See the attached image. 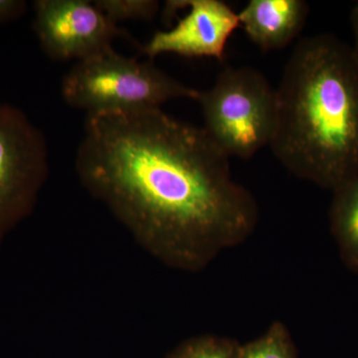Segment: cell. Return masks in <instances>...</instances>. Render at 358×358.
<instances>
[{"label": "cell", "mask_w": 358, "mask_h": 358, "mask_svg": "<svg viewBox=\"0 0 358 358\" xmlns=\"http://www.w3.org/2000/svg\"><path fill=\"white\" fill-rule=\"evenodd\" d=\"M199 92L152 61L126 57L115 49L75 63L61 84L63 100L87 115L160 109L169 101H195Z\"/></svg>", "instance_id": "cell-3"}, {"label": "cell", "mask_w": 358, "mask_h": 358, "mask_svg": "<svg viewBox=\"0 0 358 358\" xmlns=\"http://www.w3.org/2000/svg\"><path fill=\"white\" fill-rule=\"evenodd\" d=\"M238 358H298V352L288 327L278 320L262 336L240 345Z\"/></svg>", "instance_id": "cell-10"}, {"label": "cell", "mask_w": 358, "mask_h": 358, "mask_svg": "<svg viewBox=\"0 0 358 358\" xmlns=\"http://www.w3.org/2000/svg\"><path fill=\"white\" fill-rule=\"evenodd\" d=\"M240 345L234 339L202 334L179 343L164 358H238Z\"/></svg>", "instance_id": "cell-11"}, {"label": "cell", "mask_w": 358, "mask_h": 358, "mask_svg": "<svg viewBox=\"0 0 358 358\" xmlns=\"http://www.w3.org/2000/svg\"><path fill=\"white\" fill-rule=\"evenodd\" d=\"M308 14L303 0H250L238 16L250 40L270 51L288 46L303 29Z\"/></svg>", "instance_id": "cell-8"}, {"label": "cell", "mask_w": 358, "mask_h": 358, "mask_svg": "<svg viewBox=\"0 0 358 358\" xmlns=\"http://www.w3.org/2000/svg\"><path fill=\"white\" fill-rule=\"evenodd\" d=\"M352 24L353 33H355V47L352 49L353 55L358 62V2L353 7L352 13Z\"/></svg>", "instance_id": "cell-14"}, {"label": "cell", "mask_w": 358, "mask_h": 358, "mask_svg": "<svg viewBox=\"0 0 358 358\" xmlns=\"http://www.w3.org/2000/svg\"><path fill=\"white\" fill-rule=\"evenodd\" d=\"M95 4L115 24L124 21H152L159 10L155 0H96Z\"/></svg>", "instance_id": "cell-12"}, {"label": "cell", "mask_w": 358, "mask_h": 358, "mask_svg": "<svg viewBox=\"0 0 358 358\" xmlns=\"http://www.w3.org/2000/svg\"><path fill=\"white\" fill-rule=\"evenodd\" d=\"M329 223L343 263L358 273V174L334 190Z\"/></svg>", "instance_id": "cell-9"}, {"label": "cell", "mask_w": 358, "mask_h": 358, "mask_svg": "<svg viewBox=\"0 0 358 358\" xmlns=\"http://www.w3.org/2000/svg\"><path fill=\"white\" fill-rule=\"evenodd\" d=\"M27 2L23 0H0V24L20 20L27 11Z\"/></svg>", "instance_id": "cell-13"}, {"label": "cell", "mask_w": 358, "mask_h": 358, "mask_svg": "<svg viewBox=\"0 0 358 358\" xmlns=\"http://www.w3.org/2000/svg\"><path fill=\"white\" fill-rule=\"evenodd\" d=\"M229 159L202 127L152 109L87 115L75 169L150 255L199 272L258 224L255 197Z\"/></svg>", "instance_id": "cell-1"}, {"label": "cell", "mask_w": 358, "mask_h": 358, "mask_svg": "<svg viewBox=\"0 0 358 358\" xmlns=\"http://www.w3.org/2000/svg\"><path fill=\"white\" fill-rule=\"evenodd\" d=\"M187 13L173 27L155 32L141 45L143 55L162 54L223 61L231 35L240 26L239 16L220 0H183Z\"/></svg>", "instance_id": "cell-7"}, {"label": "cell", "mask_w": 358, "mask_h": 358, "mask_svg": "<svg viewBox=\"0 0 358 358\" xmlns=\"http://www.w3.org/2000/svg\"><path fill=\"white\" fill-rule=\"evenodd\" d=\"M46 136L15 106L0 105V250L34 211L49 173Z\"/></svg>", "instance_id": "cell-5"}, {"label": "cell", "mask_w": 358, "mask_h": 358, "mask_svg": "<svg viewBox=\"0 0 358 358\" xmlns=\"http://www.w3.org/2000/svg\"><path fill=\"white\" fill-rule=\"evenodd\" d=\"M33 11L40 47L54 61L81 62L113 50L115 39H131L94 1L36 0Z\"/></svg>", "instance_id": "cell-6"}, {"label": "cell", "mask_w": 358, "mask_h": 358, "mask_svg": "<svg viewBox=\"0 0 358 358\" xmlns=\"http://www.w3.org/2000/svg\"><path fill=\"white\" fill-rule=\"evenodd\" d=\"M209 138L229 157L248 159L268 147L277 122V90L252 67H227L199 91Z\"/></svg>", "instance_id": "cell-4"}, {"label": "cell", "mask_w": 358, "mask_h": 358, "mask_svg": "<svg viewBox=\"0 0 358 358\" xmlns=\"http://www.w3.org/2000/svg\"><path fill=\"white\" fill-rule=\"evenodd\" d=\"M277 90L270 147L289 173L326 189L358 174V62L333 35L301 39Z\"/></svg>", "instance_id": "cell-2"}]
</instances>
